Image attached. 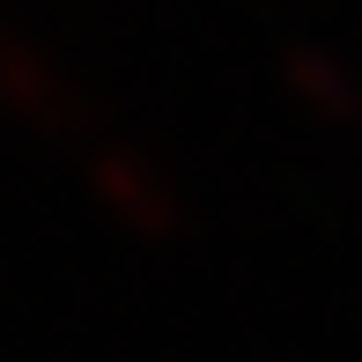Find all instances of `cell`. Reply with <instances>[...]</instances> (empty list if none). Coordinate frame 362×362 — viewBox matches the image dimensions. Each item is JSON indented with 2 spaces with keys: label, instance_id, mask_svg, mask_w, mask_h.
Segmentation results:
<instances>
[{
  "label": "cell",
  "instance_id": "obj_2",
  "mask_svg": "<svg viewBox=\"0 0 362 362\" xmlns=\"http://www.w3.org/2000/svg\"><path fill=\"white\" fill-rule=\"evenodd\" d=\"M96 177H104V192L119 200V215H126V222H141V229H163V222L177 215L170 192H163V177H148L134 156H104V163H96Z\"/></svg>",
  "mask_w": 362,
  "mask_h": 362
},
{
  "label": "cell",
  "instance_id": "obj_1",
  "mask_svg": "<svg viewBox=\"0 0 362 362\" xmlns=\"http://www.w3.org/2000/svg\"><path fill=\"white\" fill-rule=\"evenodd\" d=\"M0 96H8L23 119H45V126L67 119V89H59V74L45 67L23 37H8V30H0Z\"/></svg>",
  "mask_w": 362,
  "mask_h": 362
}]
</instances>
